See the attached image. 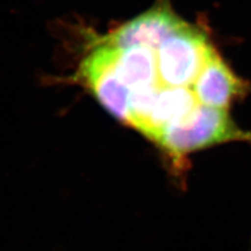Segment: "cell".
<instances>
[{
	"label": "cell",
	"instance_id": "1",
	"mask_svg": "<svg viewBox=\"0 0 251 251\" xmlns=\"http://www.w3.org/2000/svg\"><path fill=\"white\" fill-rule=\"evenodd\" d=\"M231 140H251V132L239 129L225 109L197 104L181 119L167 125L158 139L176 158L200 149Z\"/></svg>",
	"mask_w": 251,
	"mask_h": 251
},
{
	"label": "cell",
	"instance_id": "2",
	"mask_svg": "<svg viewBox=\"0 0 251 251\" xmlns=\"http://www.w3.org/2000/svg\"><path fill=\"white\" fill-rule=\"evenodd\" d=\"M217 53L206 35L187 23L156 50L157 68L162 85L193 88L203 68Z\"/></svg>",
	"mask_w": 251,
	"mask_h": 251
},
{
	"label": "cell",
	"instance_id": "3",
	"mask_svg": "<svg viewBox=\"0 0 251 251\" xmlns=\"http://www.w3.org/2000/svg\"><path fill=\"white\" fill-rule=\"evenodd\" d=\"M81 75L98 100L107 111L127 124L130 90L115 68V49L100 39L85 58Z\"/></svg>",
	"mask_w": 251,
	"mask_h": 251
},
{
	"label": "cell",
	"instance_id": "4",
	"mask_svg": "<svg viewBox=\"0 0 251 251\" xmlns=\"http://www.w3.org/2000/svg\"><path fill=\"white\" fill-rule=\"evenodd\" d=\"M186 25L172 9L170 0H157L151 9L100 39L119 49L146 45L157 50L168 37Z\"/></svg>",
	"mask_w": 251,
	"mask_h": 251
},
{
	"label": "cell",
	"instance_id": "5",
	"mask_svg": "<svg viewBox=\"0 0 251 251\" xmlns=\"http://www.w3.org/2000/svg\"><path fill=\"white\" fill-rule=\"evenodd\" d=\"M192 89L199 104L226 109L244 91V84L217 53L203 68Z\"/></svg>",
	"mask_w": 251,
	"mask_h": 251
},
{
	"label": "cell",
	"instance_id": "6",
	"mask_svg": "<svg viewBox=\"0 0 251 251\" xmlns=\"http://www.w3.org/2000/svg\"><path fill=\"white\" fill-rule=\"evenodd\" d=\"M113 47L117 75L130 92L147 86L162 85L157 68L156 50L146 45H133L126 49Z\"/></svg>",
	"mask_w": 251,
	"mask_h": 251
},
{
	"label": "cell",
	"instance_id": "7",
	"mask_svg": "<svg viewBox=\"0 0 251 251\" xmlns=\"http://www.w3.org/2000/svg\"><path fill=\"white\" fill-rule=\"evenodd\" d=\"M199 104L192 88L162 86L157 96L145 136L158 143L162 129L181 119Z\"/></svg>",
	"mask_w": 251,
	"mask_h": 251
}]
</instances>
